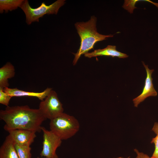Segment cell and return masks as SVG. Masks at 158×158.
<instances>
[{
	"instance_id": "obj_2",
	"label": "cell",
	"mask_w": 158,
	"mask_h": 158,
	"mask_svg": "<svg viewBox=\"0 0 158 158\" xmlns=\"http://www.w3.org/2000/svg\"><path fill=\"white\" fill-rule=\"evenodd\" d=\"M96 21V18L92 16L87 21L77 22L75 24V27L80 38V43L77 52L74 54V65L77 63L81 55L93 48L96 42L113 36L112 35H104L99 33L97 31Z\"/></svg>"
},
{
	"instance_id": "obj_6",
	"label": "cell",
	"mask_w": 158,
	"mask_h": 158,
	"mask_svg": "<svg viewBox=\"0 0 158 158\" xmlns=\"http://www.w3.org/2000/svg\"><path fill=\"white\" fill-rule=\"evenodd\" d=\"M43 133L42 149L40 153L41 157L58 158L56 153L57 149L60 146L62 140L51 130L42 126Z\"/></svg>"
},
{
	"instance_id": "obj_12",
	"label": "cell",
	"mask_w": 158,
	"mask_h": 158,
	"mask_svg": "<svg viewBox=\"0 0 158 158\" xmlns=\"http://www.w3.org/2000/svg\"><path fill=\"white\" fill-rule=\"evenodd\" d=\"M0 158H19L14 144L8 135L0 147Z\"/></svg>"
},
{
	"instance_id": "obj_14",
	"label": "cell",
	"mask_w": 158,
	"mask_h": 158,
	"mask_svg": "<svg viewBox=\"0 0 158 158\" xmlns=\"http://www.w3.org/2000/svg\"><path fill=\"white\" fill-rule=\"evenodd\" d=\"M19 158H31L30 146L21 145L14 144Z\"/></svg>"
},
{
	"instance_id": "obj_3",
	"label": "cell",
	"mask_w": 158,
	"mask_h": 158,
	"mask_svg": "<svg viewBox=\"0 0 158 158\" xmlns=\"http://www.w3.org/2000/svg\"><path fill=\"white\" fill-rule=\"evenodd\" d=\"M49 126L50 130L63 140L74 135L79 130L80 124L74 117L63 112L50 120Z\"/></svg>"
},
{
	"instance_id": "obj_18",
	"label": "cell",
	"mask_w": 158,
	"mask_h": 158,
	"mask_svg": "<svg viewBox=\"0 0 158 158\" xmlns=\"http://www.w3.org/2000/svg\"><path fill=\"white\" fill-rule=\"evenodd\" d=\"M134 151L136 154V158H153L151 157H150L147 155L142 152H139L136 149H135Z\"/></svg>"
},
{
	"instance_id": "obj_9",
	"label": "cell",
	"mask_w": 158,
	"mask_h": 158,
	"mask_svg": "<svg viewBox=\"0 0 158 158\" xmlns=\"http://www.w3.org/2000/svg\"><path fill=\"white\" fill-rule=\"evenodd\" d=\"M4 91L13 97L30 96L37 98L41 101L43 100L49 94L52 89L47 87L41 92H27L19 90L17 88L7 87L3 89Z\"/></svg>"
},
{
	"instance_id": "obj_4",
	"label": "cell",
	"mask_w": 158,
	"mask_h": 158,
	"mask_svg": "<svg viewBox=\"0 0 158 158\" xmlns=\"http://www.w3.org/2000/svg\"><path fill=\"white\" fill-rule=\"evenodd\" d=\"M65 0H58L49 5L43 2L40 6L35 8L31 7L27 0H25L20 8L26 16V22L28 25L39 21V19L45 14H57L59 9L65 3Z\"/></svg>"
},
{
	"instance_id": "obj_8",
	"label": "cell",
	"mask_w": 158,
	"mask_h": 158,
	"mask_svg": "<svg viewBox=\"0 0 158 158\" xmlns=\"http://www.w3.org/2000/svg\"><path fill=\"white\" fill-rule=\"evenodd\" d=\"M8 132L14 144L21 145L30 146L36 137L35 132L26 130L17 129Z\"/></svg>"
},
{
	"instance_id": "obj_11",
	"label": "cell",
	"mask_w": 158,
	"mask_h": 158,
	"mask_svg": "<svg viewBox=\"0 0 158 158\" xmlns=\"http://www.w3.org/2000/svg\"><path fill=\"white\" fill-rule=\"evenodd\" d=\"M14 66L10 62H7L0 68V88L4 89L8 87V79L15 75Z\"/></svg>"
},
{
	"instance_id": "obj_17",
	"label": "cell",
	"mask_w": 158,
	"mask_h": 158,
	"mask_svg": "<svg viewBox=\"0 0 158 158\" xmlns=\"http://www.w3.org/2000/svg\"><path fill=\"white\" fill-rule=\"evenodd\" d=\"M140 0H125L122 7L128 11L130 13H133V11L135 8H137L135 6L136 2Z\"/></svg>"
},
{
	"instance_id": "obj_20",
	"label": "cell",
	"mask_w": 158,
	"mask_h": 158,
	"mask_svg": "<svg viewBox=\"0 0 158 158\" xmlns=\"http://www.w3.org/2000/svg\"><path fill=\"white\" fill-rule=\"evenodd\" d=\"M37 158H39V157H37ZM42 158H49L44 157Z\"/></svg>"
},
{
	"instance_id": "obj_16",
	"label": "cell",
	"mask_w": 158,
	"mask_h": 158,
	"mask_svg": "<svg viewBox=\"0 0 158 158\" xmlns=\"http://www.w3.org/2000/svg\"><path fill=\"white\" fill-rule=\"evenodd\" d=\"M3 89L0 88V103L7 107L12 97L4 91Z\"/></svg>"
},
{
	"instance_id": "obj_19",
	"label": "cell",
	"mask_w": 158,
	"mask_h": 158,
	"mask_svg": "<svg viewBox=\"0 0 158 158\" xmlns=\"http://www.w3.org/2000/svg\"><path fill=\"white\" fill-rule=\"evenodd\" d=\"M123 158V157H118V158ZM128 158L127 157V158Z\"/></svg>"
},
{
	"instance_id": "obj_13",
	"label": "cell",
	"mask_w": 158,
	"mask_h": 158,
	"mask_svg": "<svg viewBox=\"0 0 158 158\" xmlns=\"http://www.w3.org/2000/svg\"><path fill=\"white\" fill-rule=\"evenodd\" d=\"M24 0H0V13L8 12L20 7Z\"/></svg>"
},
{
	"instance_id": "obj_1",
	"label": "cell",
	"mask_w": 158,
	"mask_h": 158,
	"mask_svg": "<svg viewBox=\"0 0 158 158\" xmlns=\"http://www.w3.org/2000/svg\"><path fill=\"white\" fill-rule=\"evenodd\" d=\"M0 118L5 124L7 131L14 129H24L39 132L41 125L46 119L39 109L31 108L27 105L6 107L0 111Z\"/></svg>"
},
{
	"instance_id": "obj_15",
	"label": "cell",
	"mask_w": 158,
	"mask_h": 158,
	"mask_svg": "<svg viewBox=\"0 0 158 158\" xmlns=\"http://www.w3.org/2000/svg\"><path fill=\"white\" fill-rule=\"evenodd\" d=\"M156 136L152 138L151 143L154 145V150L151 157L153 158H158V122L154 123L152 129Z\"/></svg>"
},
{
	"instance_id": "obj_5",
	"label": "cell",
	"mask_w": 158,
	"mask_h": 158,
	"mask_svg": "<svg viewBox=\"0 0 158 158\" xmlns=\"http://www.w3.org/2000/svg\"><path fill=\"white\" fill-rule=\"evenodd\" d=\"M38 109L46 119L50 120L57 117L63 111V105L57 94L53 90L40 102Z\"/></svg>"
},
{
	"instance_id": "obj_10",
	"label": "cell",
	"mask_w": 158,
	"mask_h": 158,
	"mask_svg": "<svg viewBox=\"0 0 158 158\" xmlns=\"http://www.w3.org/2000/svg\"><path fill=\"white\" fill-rule=\"evenodd\" d=\"M85 57L91 58L98 56H111L113 57H118L120 58H125L128 56L126 54L118 51L116 47L114 45H108L102 49L95 50L91 52H87L84 54Z\"/></svg>"
},
{
	"instance_id": "obj_7",
	"label": "cell",
	"mask_w": 158,
	"mask_h": 158,
	"mask_svg": "<svg viewBox=\"0 0 158 158\" xmlns=\"http://www.w3.org/2000/svg\"><path fill=\"white\" fill-rule=\"evenodd\" d=\"M142 63L145 69L147 75L145 80V84L141 93L133 101L134 106L137 107L138 105L145 100L147 97L150 96H156L157 93L155 90L152 83L153 79L152 75L154 71V69H150L148 66L146 65L143 62Z\"/></svg>"
}]
</instances>
